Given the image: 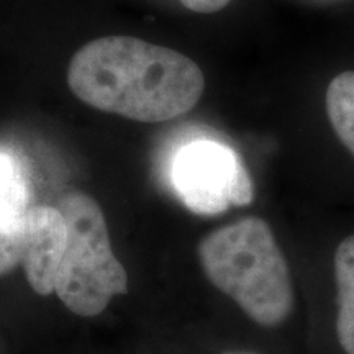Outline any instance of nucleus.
<instances>
[{
  "label": "nucleus",
  "mask_w": 354,
  "mask_h": 354,
  "mask_svg": "<svg viewBox=\"0 0 354 354\" xmlns=\"http://www.w3.org/2000/svg\"><path fill=\"white\" fill-rule=\"evenodd\" d=\"M335 282L338 295L336 335L346 354H354V234L344 238L335 251Z\"/></svg>",
  "instance_id": "6"
},
{
  "label": "nucleus",
  "mask_w": 354,
  "mask_h": 354,
  "mask_svg": "<svg viewBox=\"0 0 354 354\" xmlns=\"http://www.w3.org/2000/svg\"><path fill=\"white\" fill-rule=\"evenodd\" d=\"M57 209L68 225V243L55 294L79 317L100 315L113 297L128 290L127 271L112 251L104 212L81 190L66 194Z\"/></svg>",
  "instance_id": "3"
},
{
  "label": "nucleus",
  "mask_w": 354,
  "mask_h": 354,
  "mask_svg": "<svg viewBox=\"0 0 354 354\" xmlns=\"http://www.w3.org/2000/svg\"><path fill=\"white\" fill-rule=\"evenodd\" d=\"M325 107L335 135L354 156V71H344L331 79Z\"/></svg>",
  "instance_id": "8"
},
{
  "label": "nucleus",
  "mask_w": 354,
  "mask_h": 354,
  "mask_svg": "<svg viewBox=\"0 0 354 354\" xmlns=\"http://www.w3.org/2000/svg\"><path fill=\"white\" fill-rule=\"evenodd\" d=\"M172 184L180 201L197 215H220L254 201V185L232 146L210 138L184 145L172 162Z\"/></svg>",
  "instance_id": "4"
},
{
  "label": "nucleus",
  "mask_w": 354,
  "mask_h": 354,
  "mask_svg": "<svg viewBox=\"0 0 354 354\" xmlns=\"http://www.w3.org/2000/svg\"><path fill=\"white\" fill-rule=\"evenodd\" d=\"M21 225L24 220L17 227H0V277L21 264Z\"/></svg>",
  "instance_id": "9"
},
{
  "label": "nucleus",
  "mask_w": 354,
  "mask_h": 354,
  "mask_svg": "<svg viewBox=\"0 0 354 354\" xmlns=\"http://www.w3.org/2000/svg\"><path fill=\"white\" fill-rule=\"evenodd\" d=\"M28 209V184L19 159L0 151V227H17Z\"/></svg>",
  "instance_id": "7"
},
{
  "label": "nucleus",
  "mask_w": 354,
  "mask_h": 354,
  "mask_svg": "<svg viewBox=\"0 0 354 354\" xmlns=\"http://www.w3.org/2000/svg\"><path fill=\"white\" fill-rule=\"evenodd\" d=\"M68 86L100 112L143 123L189 113L205 91V76L183 53L135 37H104L71 57Z\"/></svg>",
  "instance_id": "1"
},
{
  "label": "nucleus",
  "mask_w": 354,
  "mask_h": 354,
  "mask_svg": "<svg viewBox=\"0 0 354 354\" xmlns=\"http://www.w3.org/2000/svg\"><path fill=\"white\" fill-rule=\"evenodd\" d=\"M205 276L258 325L274 328L290 317L294 284L271 227L248 216L207 234L198 245Z\"/></svg>",
  "instance_id": "2"
},
{
  "label": "nucleus",
  "mask_w": 354,
  "mask_h": 354,
  "mask_svg": "<svg viewBox=\"0 0 354 354\" xmlns=\"http://www.w3.org/2000/svg\"><path fill=\"white\" fill-rule=\"evenodd\" d=\"M68 243V225L59 209L30 207L21 225V266L39 295L55 292L57 269Z\"/></svg>",
  "instance_id": "5"
},
{
  "label": "nucleus",
  "mask_w": 354,
  "mask_h": 354,
  "mask_svg": "<svg viewBox=\"0 0 354 354\" xmlns=\"http://www.w3.org/2000/svg\"><path fill=\"white\" fill-rule=\"evenodd\" d=\"M190 12L196 13H215L228 6L232 0H179Z\"/></svg>",
  "instance_id": "10"
},
{
  "label": "nucleus",
  "mask_w": 354,
  "mask_h": 354,
  "mask_svg": "<svg viewBox=\"0 0 354 354\" xmlns=\"http://www.w3.org/2000/svg\"><path fill=\"white\" fill-rule=\"evenodd\" d=\"M225 354H253V353H225Z\"/></svg>",
  "instance_id": "11"
}]
</instances>
